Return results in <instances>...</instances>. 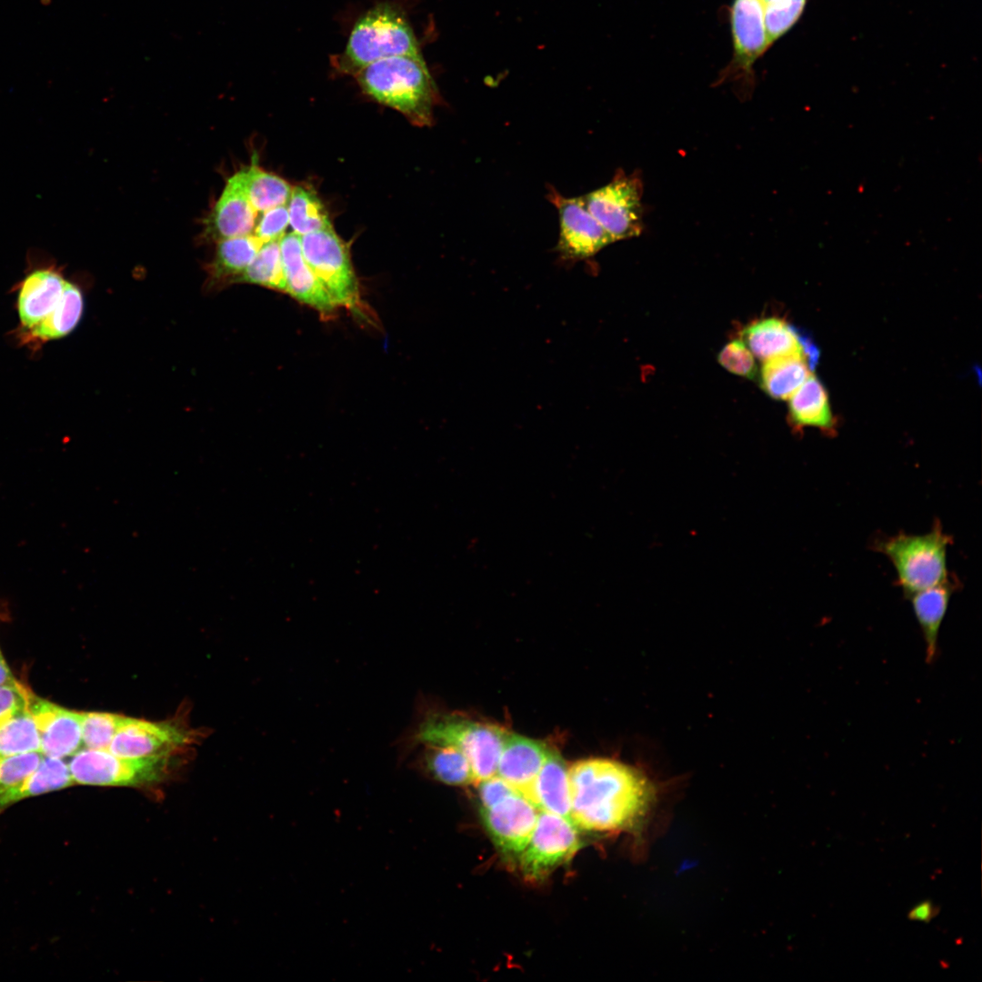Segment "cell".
Wrapping results in <instances>:
<instances>
[{"instance_id": "1", "label": "cell", "mask_w": 982, "mask_h": 982, "mask_svg": "<svg viewBox=\"0 0 982 982\" xmlns=\"http://www.w3.org/2000/svg\"><path fill=\"white\" fill-rule=\"evenodd\" d=\"M571 820L595 832L632 831L655 800V787L638 769L608 758H590L568 769Z\"/></svg>"}, {"instance_id": "2", "label": "cell", "mask_w": 982, "mask_h": 982, "mask_svg": "<svg viewBox=\"0 0 982 982\" xmlns=\"http://www.w3.org/2000/svg\"><path fill=\"white\" fill-rule=\"evenodd\" d=\"M373 100L404 115L412 124L430 125L436 85L423 55H396L367 65L355 75Z\"/></svg>"}, {"instance_id": "3", "label": "cell", "mask_w": 982, "mask_h": 982, "mask_svg": "<svg viewBox=\"0 0 982 982\" xmlns=\"http://www.w3.org/2000/svg\"><path fill=\"white\" fill-rule=\"evenodd\" d=\"M404 55H422L416 35L399 6L382 2L357 19L335 66L355 75L369 64Z\"/></svg>"}, {"instance_id": "4", "label": "cell", "mask_w": 982, "mask_h": 982, "mask_svg": "<svg viewBox=\"0 0 982 982\" xmlns=\"http://www.w3.org/2000/svg\"><path fill=\"white\" fill-rule=\"evenodd\" d=\"M953 537L936 520L925 534L899 532L874 542L873 548L891 562L897 575L896 585L905 596L942 583L950 576L947 548Z\"/></svg>"}, {"instance_id": "5", "label": "cell", "mask_w": 982, "mask_h": 982, "mask_svg": "<svg viewBox=\"0 0 982 982\" xmlns=\"http://www.w3.org/2000/svg\"><path fill=\"white\" fill-rule=\"evenodd\" d=\"M506 735L503 728L460 715L431 713L419 723L411 742L458 749L471 765L475 783H479L496 775Z\"/></svg>"}, {"instance_id": "6", "label": "cell", "mask_w": 982, "mask_h": 982, "mask_svg": "<svg viewBox=\"0 0 982 982\" xmlns=\"http://www.w3.org/2000/svg\"><path fill=\"white\" fill-rule=\"evenodd\" d=\"M303 256L336 306L356 308L360 300L357 277L348 248L334 229L301 235Z\"/></svg>"}, {"instance_id": "7", "label": "cell", "mask_w": 982, "mask_h": 982, "mask_svg": "<svg viewBox=\"0 0 982 982\" xmlns=\"http://www.w3.org/2000/svg\"><path fill=\"white\" fill-rule=\"evenodd\" d=\"M168 757L126 758L108 750L85 747L67 763L74 785L142 786L163 777Z\"/></svg>"}, {"instance_id": "8", "label": "cell", "mask_w": 982, "mask_h": 982, "mask_svg": "<svg viewBox=\"0 0 982 982\" xmlns=\"http://www.w3.org/2000/svg\"><path fill=\"white\" fill-rule=\"evenodd\" d=\"M643 183L639 175L618 173L606 185L583 199L613 241L639 235L643 230Z\"/></svg>"}, {"instance_id": "9", "label": "cell", "mask_w": 982, "mask_h": 982, "mask_svg": "<svg viewBox=\"0 0 982 982\" xmlns=\"http://www.w3.org/2000/svg\"><path fill=\"white\" fill-rule=\"evenodd\" d=\"M761 0H734L730 8V25L734 55L720 73L716 84L738 83L747 94L753 89V66L770 47Z\"/></svg>"}, {"instance_id": "10", "label": "cell", "mask_w": 982, "mask_h": 982, "mask_svg": "<svg viewBox=\"0 0 982 982\" xmlns=\"http://www.w3.org/2000/svg\"><path fill=\"white\" fill-rule=\"evenodd\" d=\"M575 824L561 816L539 811L530 839L516 862L529 881L546 877L580 847Z\"/></svg>"}, {"instance_id": "11", "label": "cell", "mask_w": 982, "mask_h": 982, "mask_svg": "<svg viewBox=\"0 0 982 982\" xmlns=\"http://www.w3.org/2000/svg\"><path fill=\"white\" fill-rule=\"evenodd\" d=\"M548 197L559 215L556 247L563 257L572 260L590 257L614 242L589 212L583 196L565 197L553 189Z\"/></svg>"}, {"instance_id": "12", "label": "cell", "mask_w": 982, "mask_h": 982, "mask_svg": "<svg viewBox=\"0 0 982 982\" xmlns=\"http://www.w3.org/2000/svg\"><path fill=\"white\" fill-rule=\"evenodd\" d=\"M538 812L518 792L480 810L483 824L496 848L505 857L516 860L530 839Z\"/></svg>"}, {"instance_id": "13", "label": "cell", "mask_w": 982, "mask_h": 982, "mask_svg": "<svg viewBox=\"0 0 982 982\" xmlns=\"http://www.w3.org/2000/svg\"><path fill=\"white\" fill-rule=\"evenodd\" d=\"M189 740V732L175 723L125 716L108 751L126 758L170 757L171 753L180 749Z\"/></svg>"}, {"instance_id": "14", "label": "cell", "mask_w": 982, "mask_h": 982, "mask_svg": "<svg viewBox=\"0 0 982 982\" xmlns=\"http://www.w3.org/2000/svg\"><path fill=\"white\" fill-rule=\"evenodd\" d=\"M29 712L35 723L40 752L65 758L82 748V712L71 710L33 694Z\"/></svg>"}, {"instance_id": "15", "label": "cell", "mask_w": 982, "mask_h": 982, "mask_svg": "<svg viewBox=\"0 0 982 982\" xmlns=\"http://www.w3.org/2000/svg\"><path fill=\"white\" fill-rule=\"evenodd\" d=\"M257 212L249 202L241 170L226 182L224 191L205 220L208 238H225L251 235L256 227Z\"/></svg>"}, {"instance_id": "16", "label": "cell", "mask_w": 982, "mask_h": 982, "mask_svg": "<svg viewBox=\"0 0 982 982\" xmlns=\"http://www.w3.org/2000/svg\"><path fill=\"white\" fill-rule=\"evenodd\" d=\"M279 243L286 293L321 313H332L336 306L307 265L303 256L301 235L288 233Z\"/></svg>"}, {"instance_id": "17", "label": "cell", "mask_w": 982, "mask_h": 982, "mask_svg": "<svg viewBox=\"0 0 982 982\" xmlns=\"http://www.w3.org/2000/svg\"><path fill=\"white\" fill-rule=\"evenodd\" d=\"M549 749L538 741L507 733L496 774L524 797L542 767Z\"/></svg>"}, {"instance_id": "18", "label": "cell", "mask_w": 982, "mask_h": 982, "mask_svg": "<svg viewBox=\"0 0 982 982\" xmlns=\"http://www.w3.org/2000/svg\"><path fill=\"white\" fill-rule=\"evenodd\" d=\"M959 588V581L950 576L931 587L917 591L907 596L926 646V661L932 663L937 656L938 635L954 592Z\"/></svg>"}, {"instance_id": "19", "label": "cell", "mask_w": 982, "mask_h": 982, "mask_svg": "<svg viewBox=\"0 0 982 982\" xmlns=\"http://www.w3.org/2000/svg\"><path fill=\"white\" fill-rule=\"evenodd\" d=\"M66 280L54 267H41L23 280L17 307L24 326L32 328L43 320L60 299Z\"/></svg>"}, {"instance_id": "20", "label": "cell", "mask_w": 982, "mask_h": 982, "mask_svg": "<svg viewBox=\"0 0 982 982\" xmlns=\"http://www.w3.org/2000/svg\"><path fill=\"white\" fill-rule=\"evenodd\" d=\"M525 797L538 811L556 814L571 820L568 769L558 753L549 749Z\"/></svg>"}, {"instance_id": "21", "label": "cell", "mask_w": 982, "mask_h": 982, "mask_svg": "<svg viewBox=\"0 0 982 982\" xmlns=\"http://www.w3.org/2000/svg\"><path fill=\"white\" fill-rule=\"evenodd\" d=\"M741 335L754 356L764 362L791 355L804 356L797 330L781 319L770 317L756 321Z\"/></svg>"}, {"instance_id": "22", "label": "cell", "mask_w": 982, "mask_h": 982, "mask_svg": "<svg viewBox=\"0 0 982 982\" xmlns=\"http://www.w3.org/2000/svg\"><path fill=\"white\" fill-rule=\"evenodd\" d=\"M789 398V416L794 426H814L829 434L835 432L836 421L827 393L812 374Z\"/></svg>"}, {"instance_id": "23", "label": "cell", "mask_w": 982, "mask_h": 982, "mask_svg": "<svg viewBox=\"0 0 982 982\" xmlns=\"http://www.w3.org/2000/svg\"><path fill=\"white\" fill-rule=\"evenodd\" d=\"M263 244L254 234L219 240L209 268L212 281L218 285L235 283Z\"/></svg>"}, {"instance_id": "24", "label": "cell", "mask_w": 982, "mask_h": 982, "mask_svg": "<svg viewBox=\"0 0 982 982\" xmlns=\"http://www.w3.org/2000/svg\"><path fill=\"white\" fill-rule=\"evenodd\" d=\"M74 782L69 771L68 763L64 758L46 757H43L38 767L3 800L2 808L5 810L15 803L27 797L39 796L55 790H60L70 786Z\"/></svg>"}, {"instance_id": "25", "label": "cell", "mask_w": 982, "mask_h": 982, "mask_svg": "<svg viewBox=\"0 0 982 982\" xmlns=\"http://www.w3.org/2000/svg\"><path fill=\"white\" fill-rule=\"evenodd\" d=\"M810 367L801 355H791L764 362L760 384L775 399H788L809 377Z\"/></svg>"}, {"instance_id": "26", "label": "cell", "mask_w": 982, "mask_h": 982, "mask_svg": "<svg viewBox=\"0 0 982 982\" xmlns=\"http://www.w3.org/2000/svg\"><path fill=\"white\" fill-rule=\"evenodd\" d=\"M241 172L246 194L257 213L288 204L293 186L285 179L265 171L255 160Z\"/></svg>"}, {"instance_id": "27", "label": "cell", "mask_w": 982, "mask_h": 982, "mask_svg": "<svg viewBox=\"0 0 982 982\" xmlns=\"http://www.w3.org/2000/svg\"><path fill=\"white\" fill-rule=\"evenodd\" d=\"M84 307L81 290L66 281L62 296L52 311L31 328L38 339H56L68 335L78 324Z\"/></svg>"}, {"instance_id": "28", "label": "cell", "mask_w": 982, "mask_h": 982, "mask_svg": "<svg viewBox=\"0 0 982 982\" xmlns=\"http://www.w3.org/2000/svg\"><path fill=\"white\" fill-rule=\"evenodd\" d=\"M426 747L420 765L430 777L448 786L475 783L471 765L461 751L451 747Z\"/></svg>"}, {"instance_id": "29", "label": "cell", "mask_w": 982, "mask_h": 982, "mask_svg": "<svg viewBox=\"0 0 982 982\" xmlns=\"http://www.w3.org/2000/svg\"><path fill=\"white\" fill-rule=\"evenodd\" d=\"M287 207L289 225L299 235L334 229L325 205L312 189L294 186Z\"/></svg>"}, {"instance_id": "30", "label": "cell", "mask_w": 982, "mask_h": 982, "mask_svg": "<svg viewBox=\"0 0 982 982\" xmlns=\"http://www.w3.org/2000/svg\"><path fill=\"white\" fill-rule=\"evenodd\" d=\"M279 241L264 243L254 260L235 283L259 285L286 293Z\"/></svg>"}, {"instance_id": "31", "label": "cell", "mask_w": 982, "mask_h": 982, "mask_svg": "<svg viewBox=\"0 0 982 982\" xmlns=\"http://www.w3.org/2000/svg\"><path fill=\"white\" fill-rule=\"evenodd\" d=\"M35 751L40 740L29 710L0 726V758Z\"/></svg>"}, {"instance_id": "32", "label": "cell", "mask_w": 982, "mask_h": 982, "mask_svg": "<svg viewBox=\"0 0 982 982\" xmlns=\"http://www.w3.org/2000/svg\"><path fill=\"white\" fill-rule=\"evenodd\" d=\"M125 716L107 712H82V738L85 747L108 750Z\"/></svg>"}, {"instance_id": "33", "label": "cell", "mask_w": 982, "mask_h": 982, "mask_svg": "<svg viewBox=\"0 0 982 982\" xmlns=\"http://www.w3.org/2000/svg\"><path fill=\"white\" fill-rule=\"evenodd\" d=\"M807 0H772L764 6L770 44L786 34L800 17Z\"/></svg>"}, {"instance_id": "34", "label": "cell", "mask_w": 982, "mask_h": 982, "mask_svg": "<svg viewBox=\"0 0 982 982\" xmlns=\"http://www.w3.org/2000/svg\"><path fill=\"white\" fill-rule=\"evenodd\" d=\"M42 757L35 751L0 758V814L4 798L38 767Z\"/></svg>"}, {"instance_id": "35", "label": "cell", "mask_w": 982, "mask_h": 982, "mask_svg": "<svg viewBox=\"0 0 982 982\" xmlns=\"http://www.w3.org/2000/svg\"><path fill=\"white\" fill-rule=\"evenodd\" d=\"M718 361L726 370L736 375L750 379L757 375L754 355L742 339H736L726 345L718 355Z\"/></svg>"}, {"instance_id": "36", "label": "cell", "mask_w": 982, "mask_h": 982, "mask_svg": "<svg viewBox=\"0 0 982 982\" xmlns=\"http://www.w3.org/2000/svg\"><path fill=\"white\" fill-rule=\"evenodd\" d=\"M32 696L17 680L0 685V726L28 711Z\"/></svg>"}, {"instance_id": "37", "label": "cell", "mask_w": 982, "mask_h": 982, "mask_svg": "<svg viewBox=\"0 0 982 982\" xmlns=\"http://www.w3.org/2000/svg\"><path fill=\"white\" fill-rule=\"evenodd\" d=\"M289 225L287 205H279L263 212L256 225L254 235L263 243L280 240Z\"/></svg>"}, {"instance_id": "38", "label": "cell", "mask_w": 982, "mask_h": 982, "mask_svg": "<svg viewBox=\"0 0 982 982\" xmlns=\"http://www.w3.org/2000/svg\"><path fill=\"white\" fill-rule=\"evenodd\" d=\"M478 793L481 808H487L517 791L496 775L478 783Z\"/></svg>"}, {"instance_id": "39", "label": "cell", "mask_w": 982, "mask_h": 982, "mask_svg": "<svg viewBox=\"0 0 982 982\" xmlns=\"http://www.w3.org/2000/svg\"><path fill=\"white\" fill-rule=\"evenodd\" d=\"M938 910L931 901H923L915 906L907 915L910 920L928 923L937 916Z\"/></svg>"}, {"instance_id": "40", "label": "cell", "mask_w": 982, "mask_h": 982, "mask_svg": "<svg viewBox=\"0 0 982 982\" xmlns=\"http://www.w3.org/2000/svg\"><path fill=\"white\" fill-rule=\"evenodd\" d=\"M16 680L0 650V685Z\"/></svg>"}, {"instance_id": "41", "label": "cell", "mask_w": 982, "mask_h": 982, "mask_svg": "<svg viewBox=\"0 0 982 982\" xmlns=\"http://www.w3.org/2000/svg\"><path fill=\"white\" fill-rule=\"evenodd\" d=\"M761 1H762V3H763L764 5H766V4L769 3V2H771L772 0H761Z\"/></svg>"}]
</instances>
